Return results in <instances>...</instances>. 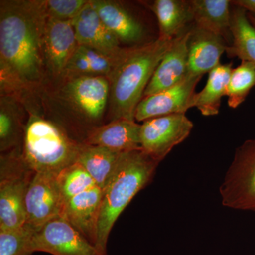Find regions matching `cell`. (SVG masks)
Wrapping results in <instances>:
<instances>
[{
    "instance_id": "1",
    "label": "cell",
    "mask_w": 255,
    "mask_h": 255,
    "mask_svg": "<svg viewBox=\"0 0 255 255\" xmlns=\"http://www.w3.org/2000/svg\"><path fill=\"white\" fill-rule=\"evenodd\" d=\"M46 19L38 0L1 1V95L42 80L46 67L43 48Z\"/></svg>"
},
{
    "instance_id": "2",
    "label": "cell",
    "mask_w": 255,
    "mask_h": 255,
    "mask_svg": "<svg viewBox=\"0 0 255 255\" xmlns=\"http://www.w3.org/2000/svg\"><path fill=\"white\" fill-rule=\"evenodd\" d=\"M174 40L158 38L150 43L127 48L108 79L111 121H135V110L143 98L146 87Z\"/></svg>"
},
{
    "instance_id": "3",
    "label": "cell",
    "mask_w": 255,
    "mask_h": 255,
    "mask_svg": "<svg viewBox=\"0 0 255 255\" xmlns=\"http://www.w3.org/2000/svg\"><path fill=\"white\" fill-rule=\"evenodd\" d=\"M159 162L140 150L123 152L117 168L103 189L96 247L107 253L114 223L141 189L150 182Z\"/></svg>"
},
{
    "instance_id": "4",
    "label": "cell",
    "mask_w": 255,
    "mask_h": 255,
    "mask_svg": "<svg viewBox=\"0 0 255 255\" xmlns=\"http://www.w3.org/2000/svg\"><path fill=\"white\" fill-rule=\"evenodd\" d=\"M82 145L56 124L31 114L26 122L21 156L36 173L57 177L63 169L77 162Z\"/></svg>"
},
{
    "instance_id": "5",
    "label": "cell",
    "mask_w": 255,
    "mask_h": 255,
    "mask_svg": "<svg viewBox=\"0 0 255 255\" xmlns=\"http://www.w3.org/2000/svg\"><path fill=\"white\" fill-rule=\"evenodd\" d=\"M36 172L23 160L21 150L0 157V230L22 228L26 221L25 197Z\"/></svg>"
},
{
    "instance_id": "6",
    "label": "cell",
    "mask_w": 255,
    "mask_h": 255,
    "mask_svg": "<svg viewBox=\"0 0 255 255\" xmlns=\"http://www.w3.org/2000/svg\"><path fill=\"white\" fill-rule=\"evenodd\" d=\"M220 194L226 207L255 211V139L247 140L236 149Z\"/></svg>"
},
{
    "instance_id": "7",
    "label": "cell",
    "mask_w": 255,
    "mask_h": 255,
    "mask_svg": "<svg viewBox=\"0 0 255 255\" xmlns=\"http://www.w3.org/2000/svg\"><path fill=\"white\" fill-rule=\"evenodd\" d=\"M28 249L52 255H109L96 248L73 226L61 217L55 218L31 233Z\"/></svg>"
},
{
    "instance_id": "8",
    "label": "cell",
    "mask_w": 255,
    "mask_h": 255,
    "mask_svg": "<svg viewBox=\"0 0 255 255\" xmlns=\"http://www.w3.org/2000/svg\"><path fill=\"white\" fill-rule=\"evenodd\" d=\"M194 124L185 114L146 120L141 124L140 144L145 153L160 162L190 135Z\"/></svg>"
},
{
    "instance_id": "9",
    "label": "cell",
    "mask_w": 255,
    "mask_h": 255,
    "mask_svg": "<svg viewBox=\"0 0 255 255\" xmlns=\"http://www.w3.org/2000/svg\"><path fill=\"white\" fill-rule=\"evenodd\" d=\"M64 204L56 176L35 173L25 197L26 221L23 228L35 232L51 220L61 217Z\"/></svg>"
},
{
    "instance_id": "10",
    "label": "cell",
    "mask_w": 255,
    "mask_h": 255,
    "mask_svg": "<svg viewBox=\"0 0 255 255\" xmlns=\"http://www.w3.org/2000/svg\"><path fill=\"white\" fill-rule=\"evenodd\" d=\"M202 77L187 74L182 81L168 90L143 97L135 110L137 122L175 114H186L192 108L195 88Z\"/></svg>"
},
{
    "instance_id": "11",
    "label": "cell",
    "mask_w": 255,
    "mask_h": 255,
    "mask_svg": "<svg viewBox=\"0 0 255 255\" xmlns=\"http://www.w3.org/2000/svg\"><path fill=\"white\" fill-rule=\"evenodd\" d=\"M78 46L72 21L46 18L43 48L46 68L50 73L57 76L64 75Z\"/></svg>"
},
{
    "instance_id": "12",
    "label": "cell",
    "mask_w": 255,
    "mask_h": 255,
    "mask_svg": "<svg viewBox=\"0 0 255 255\" xmlns=\"http://www.w3.org/2000/svg\"><path fill=\"white\" fill-rule=\"evenodd\" d=\"M102 196L103 190L101 188L93 187L67 201L61 214V218L95 247L98 239Z\"/></svg>"
},
{
    "instance_id": "13",
    "label": "cell",
    "mask_w": 255,
    "mask_h": 255,
    "mask_svg": "<svg viewBox=\"0 0 255 255\" xmlns=\"http://www.w3.org/2000/svg\"><path fill=\"white\" fill-rule=\"evenodd\" d=\"M108 79L100 76H82L70 79L67 94L72 103L87 119L102 118L110 99Z\"/></svg>"
},
{
    "instance_id": "14",
    "label": "cell",
    "mask_w": 255,
    "mask_h": 255,
    "mask_svg": "<svg viewBox=\"0 0 255 255\" xmlns=\"http://www.w3.org/2000/svg\"><path fill=\"white\" fill-rule=\"evenodd\" d=\"M191 31H184L177 38L156 68L143 97L168 90L182 81L188 73V42Z\"/></svg>"
},
{
    "instance_id": "15",
    "label": "cell",
    "mask_w": 255,
    "mask_h": 255,
    "mask_svg": "<svg viewBox=\"0 0 255 255\" xmlns=\"http://www.w3.org/2000/svg\"><path fill=\"white\" fill-rule=\"evenodd\" d=\"M72 23L78 45L111 56H120L125 51L126 48L121 46L119 40L102 22L90 0Z\"/></svg>"
},
{
    "instance_id": "16",
    "label": "cell",
    "mask_w": 255,
    "mask_h": 255,
    "mask_svg": "<svg viewBox=\"0 0 255 255\" xmlns=\"http://www.w3.org/2000/svg\"><path fill=\"white\" fill-rule=\"evenodd\" d=\"M188 42V73L203 77L220 65L228 46L226 40L211 32L194 27Z\"/></svg>"
},
{
    "instance_id": "17",
    "label": "cell",
    "mask_w": 255,
    "mask_h": 255,
    "mask_svg": "<svg viewBox=\"0 0 255 255\" xmlns=\"http://www.w3.org/2000/svg\"><path fill=\"white\" fill-rule=\"evenodd\" d=\"M141 124L136 121L119 119L92 128L84 143L102 146L119 152L140 150Z\"/></svg>"
},
{
    "instance_id": "18",
    "label": "cell",
    "mask_w": 255,
    "mask_h": 255,
    "mask_svg": "<svg viewBox=\"0 0 255 255\" xmlns=\"http://www.w3.org/2000/svg\"><path fill=\"white\" fill-rule=\"evenodd\" d=\"M102 22L121 43L137 44L142 41L145 31L137 18L115 1L90 0Z\"/></svg>"
},
{
    "instance_id": "19",
    "label": "cell",
    "mask_w": 255,
    "mask_h": 255,
    "mask_svg": "<svg viewBox=\"0 0 255 255\" xmlns=\"http://www.w3.org/2000/svg\"><path fill=\"white\" fill-rule=\"evenodd\" d=\"M127 49L120 56H111L93 48L78 45L64 74L70 79L82 76H100L109 79Z\"/></svg>"
},
{
    "instance_id": "20",
    "label": "cell",
    "mask_w": 255,
    "mask_h": 255,
    "mask_svg": "<svg viewBox=\"0 0 255 255\" xmlns=\"http://www.w3.org/2000/svg\"><path fill=\"white\" fill-rule=\"evenodd\" d=\"M194 26L221 36H231V10L229 0L189 1Z\"/></svg>"
},
{
    "instance_id": "21",
    "label": "cell",
    "mask_w": 255,
    "mask_h": 255,
    "mask_svg": "<svg viewBox=\"0 0 255 255\" xmlns=\"http://www.w3.org/2000/svg\"><path fill=\"white\" fill-rule=\"evenodd\" d=\"M26 124L19 102L14 95L0 99V151L1 154L21 150Z\"/></svg>"
},
{
    "instance_id": "22",
    "label": "cell",
    "mask_w": 255,
    "mask_h": 255,
    "mask_svg": "<svg viewBox=\"0 0 255 255\" xmlns=\"http://www.w3.org/2000/svg\"><path fill=\"white\" fill-rule=\"evenodd\" d=\"M157 18L159 38L172 40L184 32L186 26L193 21L189 1L155 0L150 6Z\"/></svg>"
},
{
    "instance_id": "23",
    "label": "cell",
    "mask_w": 255,
    "mask_h": 255,
    "mask_svg": "<svg viewBox=\"0 0 255 255\" xmlns=\"http://www.w3.org/2000/svg\"><path fill=\"white\" fill-rule=\"evenodd\" d=\"M232 70V63L220 64L211 70L205 87L193 97L192 107L197 108L204 117L219 114L221 100L226 96Z\"/></svg>"
},
{
    "instance_id": "24",
    "label": "cell",
    "mask_w": 255,
    "mask_h": 255,
    "mask_svg": "<svg viewBox=\"0 0 255 255\" xmlns=\"http://www.w3.org/2000/svg\"><path fill=\"white\" fill-rule=\"evenodd\" d=\"M123 152L102 147L82 143L78 161L103 190L117 168Z\"/></svg>"
},
{
    "instance_id": "25",
    "label": "cell",
    "mask_w": 255,
    "mask_h": 255,
    "mask_svg": "<svg viewBox=\"0 0 255 255\" xmlns=\"http://www.w3.org/2000/svg\"><path fill=\"white\" fill-rule=\"evenodd\" d=\"M231 33L233 41L226 50L228 56L237 57L255 66V27L248 18V11L236 5L231 11Z\"/></svg>"
},
{
    "instance_id": "26",
    "label": "cell",
    "mask_w": 255,
    "mask_h": 255,
    "mask_svg": "<svg viewBox=\"0 0 255 255\" xmlns=\"http://www.w3.org/2000/svg\"><path fill=\"white\" fill-rule=\"evenodd\" d=\"M56 181L64 204L75 196L97 187L90 174L78 162L63 169L57 176Z\"/></svg>"
},
{
    "instance_id": "27",
    "label": "cell",
    "mask_w": 255,
    "mask_h": 255,
    "mask_svg": "<svg viewBox=\"0 0 255 255\" xmlns=\"http://www.w3.org/2000/svg\"><path fill=\"white\" fill-rule=\"evenodd\" d=\"M255 86V65L249 62L242 61L239 66L233 69L228 82L226 92L228 106L231 108H238Z\"/></svg>"
},
{
    "instance_id": "28",
    "label": "cell",
    "mask_w": 255,
    "mask_h": 255,
    "mask_svg": "<svg viewBox=\"0 0 255 255\" xmlns=\"http://www.w3.org/2000/svg\"><path fill=\"white\" fill-rule=\"evenodd\" d=\"M38 2L45 18L73 21L81 12L89 0H38Z\"/></svg>"
},
{
    "instance_id": "29",
    "label": "cell",
    "mask_w": 255,
    "mask_h": 255,
    "mask_svg": "<svg viewBox=\"0 0 255 255\" xmlns=\"http://www.w3.org/2000/svg\"><path fill=\"white\" fill-rule=\"evenodd\" d=\"M31 232L24 228L11 231L0 230V255H33L28 249Z\"/></svg>"
},
{
    "instance_id": "30",
    "label": "cell",
    "mask_w": 255,
    "mask_h": 255,
    "mask_svg": "<svg viewBox=\"0 0 255 255\" xmlns=\"http://www.w3.org/2000/svg\"><path fill=\"white\" fill-rule=\"evenodd\" d=\"M231 3L236 6L243 7L247 11H249L250 14L255 16V0H236L231 1Z\"/></svg>"
},
{
    "instance_id": "31",
    "label": "cell",
    "mask_w": 255,
    "mask_h": 255,
    "mask_svg": "<svg viewBox=\"0 0 255 255\" xmlns=\"http://www.w3.org/2000/svg\"><path fill=\"white\" fill-rule=\"evenodd\" d=\"M248 18H249V20L251 21L252 24H253L255 27V16L254 15L248 13Z\"/></svg>"
}]
</instances>
